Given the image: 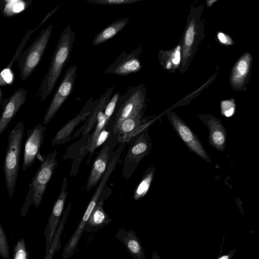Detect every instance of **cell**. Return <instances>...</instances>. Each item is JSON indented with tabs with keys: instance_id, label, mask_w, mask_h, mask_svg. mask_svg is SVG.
Returning a JSON list of instances; mask_svg holds the SVG:
<instances>
[{
	"instance_id": "6da1fadb",
	"label": "cell",
	"mask_w": 259,
	"mask_h": 259,
	"mask_svg": "<svg viewBox=\"0 0 259 259\" xmlns=\"http://www.w3.org/2000/svg\"><path fill=\"white\" fill-rule=\"evenodd\" d=\"M75 32L70 25L62 31L56 46L48 71L44 76L37 95L40 100H45L53 91L62 72L69 60Z\"/></svg>"
},
{
	"instance_id": "e0dca14e",
	"label": "cell",
	"mask_w": 259,
	"mask_h": 259,
	"mask_svg": "<svg viewBox=\"0 0 259 259\" xmlns=\"http://www.w3.org/2000/svg\"><path fill=\"white\" fill-rule=\"evenodd\" d=\"M108 189H107L106 192H104V189L97 204L88 220L85 230L87 228L88 231L91 229H98L111 221L104 209V201L111 193V191H108Z\"/></svg>"
},
{
	"instance_id": "8fae6325",
	"label": "cell",
	"mask_w": 259,
	"mask_h": 259,
	"mask_svg": "<svg viewBox=\"0 0 259 259\" xmlns=\"http://www.w3.org/2000/svg\"><path fill=\"white\" fill-rule=\"evenodd\" d=\"M98 103V99L94 100L93 98H90L79 112L56 133L52 140V146L64 144L69 141L75 128L92 115Z\"/></svg>"
},
{
	"instance_id": "277c9868",
	"label": "cell",
	"mask_w": 259,
	"mask_h": 259,
	"mask_svg": "<svg viewBox=\"0 0 259 259\" xmlns=\"http://www.w3.org/2000/svg\"><path fill=\"white\" fill-rule=\"evenodd\" d=\"M53 25H49L43 29L32 44L23 52L18 61L20 77L26 80L38 65L48 46Z\"/></svg>"
},
{
	"instance_id": "4dcf8cb0",
	"label": "cell",
	"mask_w": 259,
	"mask_h": 259,
	"mask_svg": "<svg viewBox=\"0 0 259 259\" xmlns=\"http://www.w3.org/2000/svg\"><path fill=\"white\" fill-rule=\"evenodd\" d=\"M221 112L224 116L229 117L233 115L235 111V104L231 100L222 101L221 103Z\"/></svg>"
},
{
	"instance_id": "44dd1931",
	"label": "cell",
	"mask_w": 259,
	"mask_h": 259,
	"mask_svg": "<svg viewBox=\"0 0 259 259\" xmlns=\"http://www.w3.org/2000/svg\"><path fill=\"white\" fill-rule=\"evenodd\" d=\"M250 60V55L246 53L235 65L231 77V83L235 87L243 84L249 71Z\"/></svg>"
},
{
	"instance_id": "ba28073f",
	"label": "cell",
	"mask_w": 259,
	"mask_h": 259,
	"mask_svg": "<svg viewBox=\"0 0 259 259\" xmlns=\"http://www.w3.org/2000/svg\"><path fill=\"white\" fill-rule=\"evenodd\" d=\"M142 49V46H139L130 53H127L125 51H123L103 73L126 76L138 72L142 68L139 55Z\"/></svg>"
},
{
	"instance_id": "5bb4252c",
	"label": "cell",
	"mask_w": 259,
	"mask_h": 259,
	"mask_svg": "<svg viewBox=\"0 0 259 259\" xmlns=\"http://www.w3.org/2000/svg\"><path fill=\"white\" fill-rule=\"evenodd\" d=\"M67 187V179L65 177L63 180L60 193L53 206L51 214L48 220V224L45 232V236L46 238V251L50 248L64 208L68 195V192L66 190Z\"/></svg>"
},
{
	"instance_id": "7402d4cb",
	"label": "cell",
	"mask_w": 259,
	"mask_h": 259,
	"mask_svg": "<svg viewBox=\"0 0 259 259\" xmlns=\"http://www.w3.org/2000/svg\"><path fill=\"white\" fill-rule=\"evenodd\" d=\"M143 115L144 112H141L124 119L113 130V135L117 137L132 133L141 124L147 121L143 118Z\"/></svg>"
},
{
	"instance_id": "484cf974",
	"label": "cell",
	"mask_w": 259,
	"mask_h": 259,
	"mask_svg": "<svg viewBox=\"0 0 259 259\" xmlns=\"http://www.w3.org/2000/svg\"><path fill=\"white\" fill-rule=\"evenodd\" d=\"M12 259H29V252L24 237L19 239L15 244Z\"/></svg>"
},
{
	"instance_id": "d590c367",
	"label": "cell",
	"mask_w": 259,
	"mask_h": 259,
	"mask_svg": "<svg viewBox=\"0 0 259 259\" xmlns=\"http://www.w3.org/2000/svg\"><path fill=\"white\" fill-rule=\"evenodd\" d=\"M2 100H3V92H2V89L0 88V108H1Z\"/></svg>"
},
{
	"instance_id": "e575fe53",
	"label": "cell",
	"mask_w": 259,
	"mask_h": 259,
	"mask_svg": "<svg viewBox=\"0 0 259 259\" xmlns=\"http://www.w3.org/2000/svg\"><path fill=\"white\" fill-rule=\"evenodd\" d=\"M152 259H161L156 251H153L152 254Z\"/></svg>"
},
{
	"instance_id": "52a82bcc",
	"label": "cell",
	"mask_w": 259,
	"mask_h": 259,
	"mask_svg": "<svg viewBox=\"0 0 259 259\" xmlns=\"http://www.w3.org/2000/svg\"><path fill=\"white\" fill-rule=\"evenodd\" d=\"M77 67H68L63 76L44 116L42 124H48L55 117L60 107L72 92L74 85Z\"/></svg>"
},
{
	"instance_id": "8d00e7d4",
	"label": "cell",
	"mask_w": 259,
	"mask_h": 259,
	"mask_svg": "<svg viewBox=\"0 0 259 259\" xmlns=\"http://www.w3.org/2000/svg\"><path fill=\"white\" fill-rule=\"evenodd\" d=\"M171 63L170 61H168L166 63V68L167 69H170L171 68Z\"/></svg>"
},
{
	"instance_id": "3957f363",
	"label": "cell",
	"mask_w": 259,
	"mask_h": 259,
	"mask_svg": "<svg viewBox=\"0 0 259 259\" xmlns=\"http://www.w3.org/2000/svg\"><path fill=\"white\" fill-rule=\"evenodd\" d=\"M24 135L23 122L20 121L11 130L8 137V146L4 160V173L10 198L13 196L16 186Z\"/></svg>"
},
{
	"instance_id": "5b68a950",
	"label": "cell",
	"mask_w": 259,
	"mask_h": 259,
	"mask_svg": "<svg viewBox=\"0 0 259 259\" xmlns=\"http://www.w3.org/2000/svg\"><path fill=\"white\" fill-rule=\"evenodd\" d=\"M145 98L146 90L143 84L131 87L123 95H120L114 111L116 112L112 131L130 116L144 112Z\"/></svg>"
},
{
	"instance_id": "f546056e",
	"label": "cell",
	"mask_w": 259,
	"mask_h": 259,
	"mask_svg": "<svg viewBox=\"0 0 259 259\" xmlns=\"http://www.w3.org/2000/svg\"><path fill=\"white\" fill-rule=\"evenodd\" d=\"M195 35V24L191 22L186 30L184 38V53L189 49L194 42Z\"/></svg>"
},
{
	"instance_id": "603a6c76",
	"label": "cell",
	"mask_w": 259,
	"mask_h": 259,
	"mask_svg": "<svg viewBox=\"0 0 259 259\" xmlns=\"http://www.w3.org/2000/svg\"><path fill=\"white\" fill-rule=\"evenodd\" d=\"M31 3V1H0V10L4 17H13L25 11Z\"/></svg>"
},
{
	"instance_id": "7c38bea8",
	"label": "cell",
	"mask_w": 259,
	"mask_h": 259,
	"mask_svg": "<svg viewBox=\"0 0 259 259\" xmlns=\"http://www.w3.org/2000/svg\"><path fill=\"white\" fill-rule=\"evenodd\" d=\"M113 89V87H110L98 99V103L97 105L98 112L97 116V123L95 130L89 138L88 143L80 149V153L79 155L81 157V159L83 158L87 153H90L89 157L87 162V165L89 164L90 159L96 150L95 144L99 135L104 129L106 128L108 125V123L107 122L104 116V111L108 102L110 99Z\"/></svg>"
},
{
	"instance_id": "d6a6232c",
	"label": "cell",
	"mask_w": 259,
	"mask_h": 259,
	"mask_svg": "<svg viewBox=\"0 0 259 259\" xmlns=\"http://www.w3.org/2000/svg\"><path fill=\"white\" fill-rule=\"evenodd\" d=\"M218 38L219 41L225 45L231 44V39L229 37L223 32H219L218 33Z\"/></svg>"
},
{
	"instance_id": "2e32d148",
	"label": "cell",
	"mask_w": 259,
	"mask_h": 259,
	"mask_svg": "<svg viewBox=\"0 0 259 259\" xmlns=\"http://www.w3.org/2000/svg\"><path fill=\"white\" fill-rule=\"evenodd\" d=\"M200 118L208 128L210 144L219 151H224L226 142V131L220 120L206 115H202Z\"/></svg>"
},
{
	"instance_id": "ffe728a7",
	"label": "cell",
	"mask_w": 259,
	"mask_h": 259,
	"mask_svg": "<svg viewBox=\"0 0 259 259\" xmlns=\"http://www.w3.org/2000/svg\"><path fill=\"white\" fill-rule=\"evenodd\" d=\"M129 18L118 19L103 29L95 36L92 41L94 46H99L118 33L127 24Z\"/></svg>"
},
{
	"instance_id": "7a4b0ae2",
	"label": "cell",
	"mask_w": 259,
	"mask_h": 259,
	"mask_svg": "<svg viewBox=\"0 0 259 259\" xmlns=\"http://www.w3.org/2000/svg\"><path fill=\"white\" fill-rule=\"evenodd\" d=\"M57 150H54L41 161L39 168L29 185V190L20 211L22 217L26 216L32 204L37 208L41 204L48 184L57 165Z\"/></svg>"
},
{
	"instance_id": "1f68e13d",
	"label": "cell",
	"mask_w": 259,
	"mask_h": 259,
	"mask_svg": "<svg viewBox=\"0 0 259 259\" xmlns=\"http://www.w3.org/2000/svg\"><path fill=\"white\" fill-rule=\"evenodd\" d=\"M181 47L180 46H178L175 51L173 52L171 55V61L172 63L177 65L180 63L181 60Z\"/></svg>"
},
{
	"instance_id": "30bf717a",
	"label": "cell",
	"mask_w": 259,
	"mask_h": 259,
	"mask_svg": "<svg viewBox=\"0 0 259 259\" xmlns=\"http://www.w3.org/2000/svg\"><path fill=\"white\" fill-rule=\"evenodd\" d=\"M168 117L174 128L187 147L202 159L211 163L200 141L184 121L173 112H169Z\"/></svg>"
},
{
	"instance_id": "ac0fdd59",
	"label": "cell",
	"mask_w": 259,
	"mask_h": 259,
	"mask_svg": "<svg viewBox=\"0 0 259 259\" xmlns=\"http://www.w3.org/2000/svg\"><path fill=\"white\" fill-rule=\"evenodd\" d=\"M40 26L41 25L39 24L36 28L32 29H29L27 31V33L21 40L10 63L0 71V87L9 85L13 83L14 78V73L12 69L13 64L15 61L17 60L20 58L22 53L23 49L31 34Z\"/></svg>"
},
{
	"instance_id": "9a60e30c",
	"label": "cell",
	"mask_w": 259,
	"mask_h": 259,
	"mask_svg": "<svg viewBox=\"0 0 259 259\" xmlns=\"http://www.w3.org/2000/svg\"><path fill=\"white\" fill-rule=\"evenodd\" d=\"M111 153L109 142H105L92 164L87 182V191L95 187L102 179L108 167Z\"/></svg>"
},
{
	"instance_id": "836d02e7",
	"label": "cell",
	"mask_w": 259,
	"mask_h": 259,
	"mask_svg": "<svg viewBox=\"0 0 259 259\" xmlns=\"http://www.w3.org/2000/svg\"><path fill=\"white\" fill-rule=\"evenodd\" d=\"M236 250V249L230 250L227 254L220 256L217 259H232Z\"/></svg>"
},
{
	"instance_id": "83f0119b",
	"label": "cell",
	"mask_w": 259,
	"mask_h": 259,
	"mask_svg": "<svg viewBox=\"0 0 259 259\" xmlns=\"http://www.w3.org/2000/svg\"><path fill=\"white\" fill-rule=\"evenodd\" d=\"M119 96V93L116 92L110 99L104 109V114L108 123L114 113Z\"/></svg>"
},
{
	"instance_id": "f1b7e54d",
	"label": "cell",
	"mask_w": 259,
	"mask_h": 259,
	"mask_svg": "<svg viewBox=\"0 0 259 259\" xmlns=\"http://www.w3.org/2000/svg\"><path fill=\"white\" fill-rule=\"evenodd\" d=\"M84 1L96 5L117 6L134 4L142 0H84Z\"/></svg>"
},
{
	"instance_id": "8992f818",
	"label": "cell",
	"mask_w": 259,
	"mask_h": 259,
	"mask_svg": "<svg viewBox=\"0 0 259 259\" xmlns=\"http://www.w3.org/2000/svg\"><path fill=\"white\" fill-rule=\"evenodd\" d=\"M123 160L122 174L128 180L142 159L147 156L152 145L148 134V127L133 138Z\"/></svg>"
},
{
	"instance_id": "d6986e66",
	"label": "cell",
	"mask_w": 259,
	"mask_h": 259,
	"mask_svg": "<svg viewBox=\"0 0 259 259\" xmlns=\"http://www.w3.org/2000/svg\"><path fill=\"white\" fill-rule=\"evenodd\" d=\"M116 237L126 246L135 259H146L140 240L133 231L120 230L117 233Z\"/></svg>"
},
{
	"instance_id": "cb8c5ba5",
	"label": "cell",
	"mask_w": 259,
	"mask_h": 259,
	"mask_svg": "<svg viewBox=\"0 0 259 259\" xmlns=\"http://www.w3.org/2000/svg\"><path fill=\"white\" fill-rule=\"evenodd\" d=\"M155 168L151 166L145 170L141 181L135 188L133 199L137 201L144 197L148 192L155 174Z\"/></svg>"
},
{
	"instance_id": "d4e9b609",
	"label": "cell",
	"mask_w": 259,
	"mask_h": 259,
	"mask_svg": "<svg viewBox=\"0 0 259 259\" xmlns=\"http://www.w3.org/2000/svg\"><path fill=\"white\" fill-rule=\"evenodd\" d=\"M71 207V204L69 203L65 209L63 218L60 223L59 227L55 233L54 238L53 239L50 248L46 251L44 259H53V256L57 250L60 247V238L64 223Z\"/></svg>"
},
{
	"instance_id": "4316f807",
	"label": "cell",
	"mask_w": 259,
	"mask_h": 259,
	"mask_svg": "<svg viewBox=\"0 0 259 259\" xmlns=\"http://www.w3.org/2000/svg\"><path fill=\"white\" fill-rule=\"evenodd\" d=\"M0 255L4 259H10V251L6 233L0 224Z\"/></svg>"
},
{
	"instance_id": "4fadbf2b",
	"label": "cell",
	"mask_w": 259,
	"mask_h": 259,
	"mask_svg": "<svg viewBox=\"0 0 259 259\" xmlns=\"http://www.w3.org/2000/svg\"><path fill=\"white\" fill-rule=\"evenodd\" d=\"M27 95V92L21 88L11 97L3 99L1 106L3 112L0 117V136L25 102Z\"/></svg>"
},
{
	"instance_id": "9c48e42d",
	"label": "cell",
	"mask_w": 259,
	"mask_h": 259,
	"mask_svg": "<svg viewBox=\"0 0 259 259\" xmlns=\"http://www.w3.org/2000/svg\"><path fill=\"white\" fill-rule=\"evenodd\" d=\"M46 130V126L39 124L27 131L22 166L23 171L32 166L37 158H42L40 150Z\"/></svg>"
}]
</instances>
